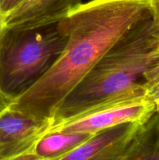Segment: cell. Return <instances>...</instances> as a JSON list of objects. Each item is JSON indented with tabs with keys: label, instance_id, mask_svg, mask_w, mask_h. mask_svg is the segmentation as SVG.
<instances>
[{
	"label": "cell",
	"instance_id": "5bb4252c",
	"mask_svg": "<svg viewBox=\"0 0 159 160\" xmlns=\"http://www.w3.org/2000/svg\"><path fill=\"white\" fill-rule=\"evenodd\" d=\"M5 29V24H4V17H3L2 13L1 10H0V38L2 34L3 31Z\"/></svg>",
	"mask_w": 159,
	"mask_h": 160
},
{
	"label": "cell",
	"instance_id": "7a4b0ae2",
	"mask_svg": "<svg viewBox=\"0 0 159 160\" xmlns=\"http://www.w3.org/2000/svg\"><path fill=\"white\" fill-rule=\"evenodd\" d=\"M159 58V34L150 12L132 25L65 98L52 120L72 115L97 101L141 83Z\"/></svg>",
	"mask_w": 159,
	"mask_h": 160
},
{
	"label": "cell",
	"instance_id": "ba28073f",
	"mask_svg": "<svg viewBox=\"0 0 159 160\" xmlns=\"http://www.w3.org/2000/svg\"><path fill=\"white\" fill-rule=\"evenodd\" d=\"M159 160V112L140 124L133 136L126 160Z\"/></svg>",
	"mask_w": 159,
	"mask_h": 160
},
{
	"label": "cell",
	"instance_id": "8fae6325",
	"mask_svg": "<svg viewBox=\"0 0 159 160\" xmlns=\"http://www.w3.org/2000/svg\"><path fill=\"white\" fill-rule=\"evenodd\" d=\"M15 99V98L6 94L0 88V116L12 108Z\"/></svg>",
	"mask_w": 159,
	"mask_h": 160
},
{
	"label": "cell",
	"instance_id": "4fadbf2b",
	"mask_svg": "<svg viewBox=\"0 0 159 160\" xmlns=\"http://www.w3.org/2000/svg\"><path fill=\"white\" fill-rule=\"evenodd\" d=\"M150 8L153 22L159 34V0H151Z\"/></svg>",
	"mask_w": 159,
	"mask_h": 160
},
{
	"label": "cell",
	"instance_id": "7c38bea8",
	"mask_svg": "<svg viewBox=\"0 0 159 160\" xmlns=\"http://www.w3.org/2000/svg\"><path fill=\"white\" fill-rule=\"evenodd\" d=\"M23 0H0V10L3 17L18 6Z\"/></svg>",
	"mask_w": 159,
	"mask_h": 160
},
{
	"label": "cell",
	"instance_id": "5b68a950",
	"mask_svg": "<svg viewBox=\"0 0 159 160\" xmlns=\"http://www.w3.org/2000/svg\"><path fill=\"white\" fill-rule=\"evenodd\" d=\"M52 119H39L9 109L0 116V160H39L36 148Z\"/></svg>",
	"mask_w": 159,
	"mask_h": 160
},
{
	"label": "cell",
	"instance_id": "8992f818",
	"mask_svg": "<svg viewBox=\"0 0 159 160\" xmlns=\"http://www.w3.org/2000/svg\"><path fill=\"white\" fill-rule=\"evenodd\" d=\"M143 122L121 123L98 131L62 160H126L134 134Z\"/></svg>",
	"mask_w": 159,
	"mask_h": 160
},
{
	"label": "cell",
	"instance_id": "6da1fadb",
	"mask_svg": "<svg viewBox=\"0 0 159 160\" xmlns=\"http://www.w3.org/2000/svg\"><path fill=\"white\" fill-rule=\"evenodd\" d=\"M151 0H90L61 20L67 34L62 53L47 73L17 97L12 109L52 119L109 48L151 12Z\"/></svg>",
	"mask_w": 159,
	"mask_h": 160
},
{
	"label": "cell",
	"instance_id": "30bf717a",
	"mask_svg": "<svg viewBox=\"0 0 159 160\" xmlns=\"http://www.w3.org/2000/svg\"><path fill=\"white\" fill-rule=\"evenodd\" d=\"M142 83L155 106L156 112H159V58L144 72Z\"/></svg>",
	"mask_w": 159,
	"mask_h": 160
},
{
	"label": "cell",
	"instance_id": "277c9868",
	"mask_svg": "<svg viewBox=\"0 0 159 160\" xmlns=\"http://www.w3.org/2000/svg\"><path fill=\"white\" fill-rule=\"evenodd\" d=\"M155 112V106L141 82L95 102L69 117L52 120L48 133L63 131L94 134L121 123L145 121Z\"/></svg>",
	"mask_w": 159,
	"mask_h": 160
},
{
	"label": "cell",
	"instance_id": "9c48e42d",
	"mask_svg": "<svg viewBox=\"0 0 159 160\" xmlns=\"http://www.w3.org/2000/svg\"><path fill=\"white\" fill-rule=\"evenodd\" d=\"M94 134L81 132H51L39 142L36 153L39 160H62L70 152L84 144Z\"/></svg>",
	"mask_w": 159,
	"mask_h": 160
},
{
	"label": "cell",
	"instance_id": "3957f363",
	"mask_svg": "<svg viewBox=\"0 0 159 160\" xmlns=\"http://www.w3.org/2000/svg\"><path fill=\"white\" fill-rule=\"evenodd\" d=\"M67 41L63 24L5 28L0 38V88L13 98L35 84L57 60Z\"/></svg>",
	"mask_w": 159,
	"mask_h": 160
},
{
	"label": "cell",
	"instance_id": "52a82bcc",
	"mask_svg": "<svg viewBox=\"0 0 159 160\" xmlns=\"http://www.w3.org/2000/svg\"><path fill=\"white\" fill-rule=\"evenodd\" d=\"M82 0H23L4 17L5 28H34L59 23Z\"/></svg>",
	"mask_w": 159,
	"mask_h": 160
}]
</instances>
